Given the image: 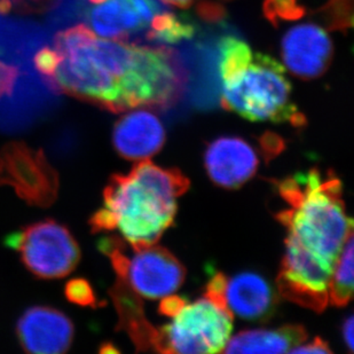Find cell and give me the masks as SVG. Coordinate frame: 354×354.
<instances>
[{"label":"cell","instance_id":"cell-1","mask_svg":"<svg viewBox=\"0 0 354 354\" xmlns=\"http://www.w3.org/2000/svg\"><path fill=\"white\" fill-rule=\"evenodd\" d=\"M54 45L61 61L48 86L111 113L169 107L186 88L187 71L167 45L97 37L85 24L59 32Z\"/></svg>","mask_w":354,"mask_h":354},{"label":"cell","instance_id":"cell-2","mask_svg":"<svg viewBox=\"0 0 354 354\" xmlns=\"http://www.w3.org/2000/svg\"><path fill=\"white\" fill-rule=\"evenodd\" d=\"M287 209L277 214L287 230L281 270L303 279L330 277L353 223L348 217L342 183L319 169L274 181Z\"/></svg>","mask_w":354,"mask_h":354},{"label":"cell","instance_id":"cell-3","mask_svg":"<svg viewBox=\"0 0 354 354\" xmlns=\"http://www.w3.org/2000/svg\"><path fill=\"white\" fill-rule=\"evenodd\" d=\"M188 187V178L178 169L141 160L129 174L109 179L102 207L91 218L92 232H118L132 247L156 244L174 223L178 198Z\"/></svg>","mask_w":354,"mask_h":354},{"label":"cell","instance_id":"cell-4","mask_svg":"<svg viewBox=\"0 0 354 354\" xmlns=\"http://www.w3.org/2000/svg\"><path fill=\"white\" fill-rule=\"evenodd\" d=\"M221 104L254 122L303 127L304 115L291 100L283 64L268 54L254 52L244 40L227 36L219 44Z\"/></svg>","mask_w":354,"mask_h":354},{"label":"cell","instance_id":"cell-5","mask_svg":"<svg viewBox=\"0 0 354 354\" xmlns=\"http://www.w3.org/2000/svg\"><path fill=\"white\" fill-rule=\"evenodd\" d=\"M100 250L111 258L118 280L147 299L174 295L184 283L186 270L176 256L156 244L132 247L122 237H104Z\"/></svg>","mask_w":354,"mask_h":354},{"label":"cell","instance_id":"cell-6","mask_svg":"<svg viewBox=\"0 0 354 354\" xmlns=\"http://www.w3.org/2000/svg\"><path fill=\"white\" fill-rule=\"evenodd\" d=\"M232 329L233 315L224 301L205 292L193 303L186 301L170 324L156 330L153 348L162 353H219Z\"/></svg>","mask_w":354,"mask_h":354},{"label":"cell","instance_id":"cell-7","mask_svg":"<svg viewBox=\"0 0 354 354\" xmlns=\"http://www.w3.org/2000/svg\"><path fill=\"white\" fill-rule=\"evenodd\" d=\"M7 247L20 256L31 274L43 280H55L74 271L80 249L74 235L52 219L38 221L6 239Z\"/></svg>","mask_w":354,"mask_h":354},{"label":"cell","instance_id":"cell-8","mask_svg":"<svg viewBox=\"0 0 354 354\" xmlns=\"http://www.w3.org/2000/svg\"><path fill=\"white\" fill-rule=\"evenodd\" d=\"M0 185L13 188L30 205L47 207L57 200L59 176L40 149L10 142L0 151Z\"/></svg>","mask_w":354,"mask_h":354},{"label":"cell","instance_id":"cell-9","mask_svg":"<svg viewBox=\"0 0 354 354\" xmlns=\"http://www.w3.org/2000/svg\"><path fill=\"white\" fill-rule=\"evenodd\" d=\"M334 44L324 28L315 24L291 27L281 40L283 67L301 80H315L328 71Z\"/></svg>","mask_w":354,"mask_h":354},{"label":"cell","instance_id":"cell-10","mask_svg":"<svg viewBox=\"0 0 354 354\" xmlns=\"http://www.w3.org/2000/svg\"><path fill=\"white\" fill-rule=\"evenodd\" d=\"M158 0H106L87 10L91 30L99 37L127 40L147 35L154 17L163 10Z\"/></svg>","mask_w":354,"mask_h":354},{"label":"cell","instance_id":"cell-11","mask_svg":"<svg viewBox=\"0 0 354 354\" xmlns=\"http://www.w3.org/2000/svg\"><path fill=\"white\" fill-rule=\"evenodd\" d=\"M17 335L28 353L61 354L71 348L75 329L64 312L50 306H34L17 321Z\"/></svg>","mask_w":354,"mask_h":354},{"label":"cell","instance_id":"cell-12","mask_svg":"<svg viewBox=\"0 0 354 354\" xmlns=\"http://www.w3.org/2000/svg\"><path fill=\"white\" fill-rule=\"evenodd\" d=\"M204 165L217 186L236 189L256 174L259 158L254 146L242 138L221 137L207 146Z\"/></svg>","mask_w":354,"mask_h":354},{"label":"cell","instance_id":"cell-13","mask_svg":"<svg viewBox=\"0 0 354 354\" xmlns=\"http://www.w3.org/2000/svg\"><path fill=\"white\" fill-rule=\"evenodd\" d=\"M165 129L158 115L146 108H134L116 122L113 145L125 160H149L163 147Z\"/></svg>","mask_w":354,"mask_h":354},{"label":"cell","instance_id":"cell-14","mask_svg":"<svg viewBox=\"0 0 354 354\" xmlns=\"http://www.w3.org/2000/svg\"><path fill=\"white\" fill-rule=\"evenodd\" d=\"M223 297L228 311L243 320H268L277 308L271 284L254 272L225 277Z\"/></svg>","mask_w":354,"mask_h":354},{"label":"cell","instance_id":"cell-15","mask_svg":"<svg viewBox=\"0 0 354 354\" xmlns=\"http://www.w3.org/2000/svg\"><path fill=\"white\" fill-rule=\"evenodd\" d=\"M308 334L301 326L289 324L277 329L243 330L230 338L225 353H287L292 346L306 341Z\"/></svg>","mask_w":354,"mask_h":354},{"label":"cell","instance_id":"cell-16","mask_svg":"<svg viewBox=\"0 0 354 354\" xmlns=\"http://www.w3.org/2000/svg\"><path fill=\"white\" fill-rule=\"evenodd\" d=\"M111 294L120 313V327L130 335L140 350L154 348L156 330L146 320L138 295L118 279Z\"/></svg>","mask_w":354,"mask_h":354},{"label":"cell","instance_id":"cell-17","mask_svg":"<svg viewBox=\"0 0 354 354\" xmlns=\"http://www.w3.org/2000/svg\"><path fill=\"white\" fill-rule=\"evenodd\" d=\"M353 232L348 234L331 272L328 297L331 304L343 308L353 294Z\"/></svg>","mask_w":354,"mask_h":354},{"label":"cell","instance_id":"cell-18","mask_svg":"<svg viewBox=\"0 0 354 354\" xmlns=\"http://www.w3.org/2000/svg\"><path fill=\"white\" fill-rule=\"evenodd\" d=\"M195 35L194 24L177 14L163 10L154 17L146 39L158 45L178 44Z\"/></svg>","mask_w":354,"mask_h":354},{"label":"cell","instance_id":"cell-19","mask_svg":"<svg viewBox=\"0 0 354 354\" xmlns=\"http://www.w3.org/2000/svg\"><path fill=\"white\" fill-rule=\"evenodd\" d=\"M320 12L324 24L333 30L345 31L352 27L351 3L346 0H330Z\"/></svg>","mask_w":354,"mask_h":354},{"label":"cell","instance_id":"cell-20","mask_svg":"<svg viewBox=\"0 0 354 354\" xmlns=\"http://www.w3.org/2000/svg\"><path fill=\"white\" fill-rule=\"evenodd\" d=\"M264 13L274 24L280 21L297 20L305 13L304 7L299 5V0H266Z\"/></svg>","mask_w":354,"mask_h":354},{"label":"cell","instance_id":"cell-21","mask_svg":"<svg viewBox=\"0 0 354 354\" xmlns=\"http://www.w3.org/2000/svg\"><path fill=\"white\" fill-rule=\"evenodd\" d=\"M66 297L68 301L80 306H97V297L90 282L84 279H74L66 284Z\"/></svg>","mask_w":354,"mask_h":354},{"label":"cell","instance_id":"cell-22","mask_svg":"<svg viewBox=\"0 0 354 354\" xmlns=\"http://www.w3.org/2000/svg\"><path fill=\"white\" fill-rule=\"evenodd\" d=\"M60 54L57 50H52L50 47H44L35 55V67L43 75L44 80H50L57 71L60 64Z\"/></svg>","mask_w":354,"mask_h":354},{"label":"cell","instance_id":"cell-23","mask_svg":"<svg viewBox=\"0 0 354 354\" xmlns=\"http://www.w3.org/2000/svg\"><path fill=\"white\" fill-rule=\"evenodd\" d=\"M19 75V68L0 60V99L12 95Z\"/></svg>","mask_w":354,"mask_h":354},{"label":"cell","instance_id":"cell-24","mask_svg":"<svg viewBox=\"0 0 354 354\" xmlns=\"http://www.w3.org/2000/svg\"><path fill=\"white\" fill-rule=\"evenodd\" d=\"M186 304V301L178 296H167L160 301V313L165 317H172L180 311V308Z\"/></svg>","mask_w":354,"mask_h":354},{"label":"cell","instance_id":"cell-25","mask_svg":"<svg viewBox=\"0 0 354 354\" xmlns=\"http://www.w3.org/2000/svg\"><path fill=\"white\" fill-rule=\"evenodd\" d=\"M290 353H331V350L326 342L317 337L308 344L298 345L291 348Z\"/></svg>","mask_w":354,"mask_h":354},{"label":"cell","instance_id":"cell-26","mask_svg":"<svg viewBox=\"0 0 354 354\" xmlns=\"http://www.w3.org/2000/svg\"><path fill=\"white\" fill-rule=\"evenodd\" d=\"M160 1L165 3L167 6L177 7V8H191V7L197 6L201 17L205 19V15H207V6L205 0H160ZM207 1L209 3H214V5H219L217 3H211L209 0Z\"/></svg>","mask_w":354,"mask_h":354},{"label":"cell","instance_id":"cell-27","mask_svg":"<svg viewBox=\"0 0 354 354\" xmlns=\"http://www.w3.org/2000/svg\"><path fill=\"white\" fill-rule=\"evenodd\" d=\"M353 315H348V317L345 319L343 327H342V336L344 338L345 345L348 346L350 352H353Z\"/></svg>","mask_w":354,"mask_h":354},{"label":"cell","instance_id":"cell-28","mask_svg":"<svg viewBox=\"0 0 354 354\" xmlns=\"http://www.w3.org/2000/svg\"><path fill=\"white\" fill-rule=\"evenodd\" d=\"M12 10L10 0H0V14H7Z\"/></svg>","mask_w":354,"mask_h":354},{"label":"cell","instance_id":"cell-29","mask_svg":"<svg viewBox=\"0 0 354 354\" xmlns=\"http://www.w3.org/2000/svg\"><path fill=\"white\" fill-rule=\"evenodd\" d=\"M91 3H94V5H97V3H104L106 0H90Z\"/></svg>","mask_w":354,"mask_h":354}]
</instances>
